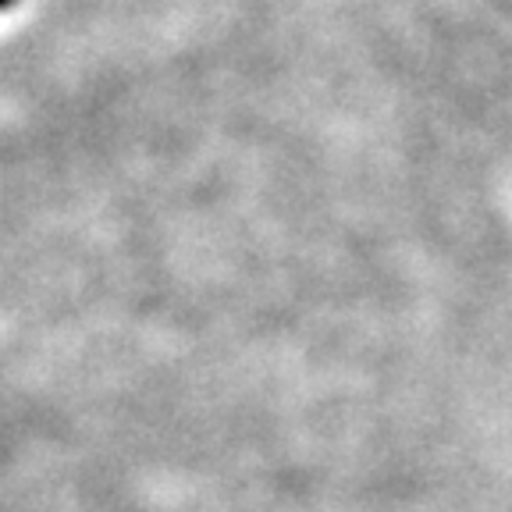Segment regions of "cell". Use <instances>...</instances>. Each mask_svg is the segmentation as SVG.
<instances>
[{
    "mask_svg": "<svg viewBox=\"0 0 512 512\" xmlns=\"http://www.w3.org/2000/svg\"><path fill=\"white\" fill-rule=\"evenodd\" d=\"M8 8H15V0H0V11H8Z\"/></svg>",
    "mask_w": 512,
    "mask_h": 512,
    "instance_id": "obj_1",
    "label": "cell"
}]
</instances>
